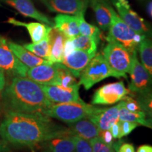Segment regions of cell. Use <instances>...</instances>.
<instances>
[{
  "label": "cell",
  "mask_w": 152,
  "mask_h": 152,
  "mask_svg": "<svg viewBox=\"0 0 152 152\" xmlns=\"http://www.w3.org/2000/svg\"><path fill=\"white\" fill-rule=\"evenodd\" d=\"M72 135L68 128L56 124L39 112H7L0 123V137L16 146L33 147L57 137Z\"/></svg>",
  "instance_id": "6da1fadb"
},
{
  "label": "cell",
  "mask_w": 152,
  "mask_h": 152,
  "mask_svg": "<svg viewBox=\"0 0 152 152\" xmlns=\"http://www.w3.org/2000/svg\"><path fill=\"white\" fill-rule=\"evenodd\" d=\"M1 104L6 111L36 113L53 104L41 85L26 77L14 76L1 93Z\"/></svg>",
  "instance_id": "7a4b0ae2"
},
{
  "label": "cell",
  "mask_w": 152,
  "mask_h": 152,
  "mask_svg": "<svg viewBox=\"0 0 152 152\" xmlns=\"http://www.w3.org/2000/svg\"><path fill=\"white\" fill-rule=\"evenodd\" d=\"M101 108L82 102L53 104L41 111L49 118H54L66 123H75L89 118L99 111Z\"/></svg>",
  "instance_id": "3957f363"
},
{
  "label": "cell",
  "mask_w": 152,
  "mask_h": 152,
  "mask_svg": "<svg viewBox=\"0 0 152 152\" xmlns=\"http://www.w3.org/2000/svg\"><path fill=\"white\" fill-rule=\"evenodd\" d=\"M106 39L115 40L125 47L131 54L137 50L138 45L147 35L139 34L130 28L120 18L113 9L111 10V21Z\"/></svg>",
  "instance_id": "277c9868"
},
{
  "label": "cell",
  "mask_w": 152,
  "mask_h": 152,
  "mask_svg": "<svg viewBox=\"0 0 152 152\" xmlns=\"http://www.w3.org/2000/svg\"><path fill=\"white\" fill-rule=\"evenodd\" d=\"M103 56L115 77L127 78L132 64V54L115 40H108V44L103 49Z\"/></svg>",
  "instance_id": "5b68a950"
},
{
  "label": "cell",
  "mask_w": 152,
  "mask_h": 152,
  "mask_svg": "<svg viewBox=\"0 0 152 152\" xmlns=\"http://www.w3.org/2000/svg\"><path fill=\"white\" fill-rule=\"evenodd\" d=\"M115 75L100 53L96 54L80 75L79 84L83 85L85 90H90L95 84L104 79Z\"/></svg>",
  "instance_id": "8992f818"
},
{
  "label": "cell",
  "mask_w": 152,
  "mask_h": 152,
  "mask_svg": "<svg viewBox=\"0 0 152 152\" xmlns=\"http://www.w3.org/2000/svg\"><path fill=\"white\" fill-rule=\"evenodd\" d=\"M128 73H130L131 77V83L129 84L128 89L130 92L140 94L151 93V76H150L146 68L139 61L137 51L132 53V64Z\"/></svg>",
  "instance_id": "52a82bcc"
},
{
  "label": "cell",
  "mask_w": 152,
  "mask_h": 152,
  "mask_svg": "<svg viewBox=\"0 0 152 152\" xmlns=\"http://www.w3.org/2000/svg\"><path fill=\"white\" fill-rule=\"evenodd\" d=\"M130 91L125 87L123 81L109 83L99 87L92 96V104L110 105L121 102Z\"/></svg>",
  "instance_id": "ba28073f"
},
{
  "label": "cell",
  "mask_w": 152,
  "mask_h": 152,
  "mask_svg": "<svg viewBox=\"0 0 152 152\" xmlns=\"http://www.w3.org/2000/svg\"><path fill=\"white\" fill-rule=\"evenodd\" d=\"M0 68L15 76L26 77L28 68L18 59L8 47L7 39L0 37Z\"/></svg>",
  "instance_id": "9c48e42d"
},
{
  "label": "cell",
  "mask_w": 152,
  "mask_h": 152,
  "mask_svg": "<svg viewBox=\"0 0 152 152\" xmlns=\"http://www.w3.org/2000/svg\"><path fill=\"white\" fill-rule=\"evenodd\" d=\"M40 85L44 93L52 103L63 104L83 102L80 98V84L71 88H64L56 85Z\"/></svg>",
  "instance_id": "30bf717a"
},
{
  "label": "cell",
  "mask_w": 152,
  "mask_h": 152,
  "mask_svg": "<svg viewBox=\"0 0 152 152\" xmlns=\"http://www.w3.org/2000/svg\"><path fill=\"white\" fill-rule=\"evenodd\" d=\"M52 12L77 16L85 14L89 0H41Z\"/></svg>",
  "instance_id": "8fae6325"
},
{
  "label": "cell",
  "mask_w": 152,
  "mask_h": 152,
  "mask_svg": "<svg viewBox=\"0 0 152 152\" xmlns=\"http://www.w3.org/2000/svg\"><path fill=\"white\" fill-rule=\"evenodd\" d=\"M114 5L116 7L120 18L134 31L145 35L149 33V30L144 19L130 9L129 3L121 4L117 1L114 3Z\"/></svg>",
  "instance_id": "7c38bea8"
},
{
  "label": "cell",
  "mask_w": 152,
  "mask_h": 152,
  "mask_svg": "<svg viewBox=\"0 0 152 152\" xmlns=\"http://www.w3.org/2000/svg\"><path fill=\"white\" fill-rule=\"evenodd\" d=\"M95 54L96 52L75 49L67 56H64L61 64L65 66L75 77H79L81 72L84 70Z\"/></svg>",
  "instance_id": "4fadbf2b"
},
{
  "label": "cell",
  "mask_w": 152,
  "mask_h": 152,
  "mask_svg": "<svg viewBox=\"0 0 152 152\" xmlns=\"http://www.w3.org/2000/svg\"><path fill=\"white\" fill-rule=\"evenodd\" d=\"M26 76L42 85H58V74L54 64H42L28 68Z\"/></svg>",
  "instance_id": "5bb4252c"
},
{
  "label": "cell",
  "mask_w": 152,
  "mask_h": 152,
  "mask_svg": "<svg viewBox=\"0 0 152 152\" xmlns=\"http://www.w3.org/2000/svg\"><path fill=\"white\" fill-rule=\"evenodd\" d=\"M122 102L111 108H101L99 111L88 118L92 121L100 131L110 130L114 123L118 121L119 111L122 107Z\"/></svg>",
  "instance_id": "9a60e30c"
},
{
  "label": "cell",
  "mask_w": 152,
  "mask_h": 152,
  "mask_svg": "<svg viewBox=\"0 0 152 152\" xmlns=\"http://www.w3.org/2000/svg\"><path fill=\"white\" fill-rule=\"evenodd\" d=\"M13 8L16 9L23 16L34 18L42 23L53 27L54 23L47 15L42 14L35 8L31 0H4Z\"/></svg>",
  "instance_id": "2e32d148"
},
{
  "label": "cell",
  "mask_w": 152,
  "mask_h": 152,
  "mask_svg": "<svg viewBox=\"0 0 152 152\" xmlns=\"http://www.w3.org/2000/svg\"><path fill=\"white\" fill-rule=\"evenodd\" d=\"M49 44V61L52 64L61 63L64 59V48L66 37L54 26L51 28L48 34Z\"/></svg>",
  "instance_id": "e0dca14e"
},
{
  "label": "cell",
  "mask_w": 152,
  "mask_h": 152,
  "mask_svg": "<svg viewBox=\"0 0 152 152\" xmlns=\"http://www.w3.org/2000/svg\"><path fill=\"white\" fill-rule=\"evenodd\" d=\"M9 23L16 26H21L27 29L33 43H37L48 37L51 26L41 23H24L14 18H9L7 20Z\"/></svg>",
  "instance_id": "ac0fdd59"
},
{
  "label": "cell",
  "mask_w": 152,
  "mask_h": 152,
  "mask_svg": "<svg viewBox=\"0 0 152 152\" xmlns=\"http://www.w3.org/2000/svg\"><path fill=\"white\" fill-rule=\"evenodd\" d=\"M68 124V128L71 130L72 134L78 136L87 141L99 135L100 130L88 118Z\"/></svg>",
  "instance_id": "d6986e66"
},
{
  "label": "cell",
  "mask_w": 152,
  "mask_h": 152,
  "mask_svg": "<svg viewBox=\"0 0 152 152\" xmlns=\"http://www.w3.org/2000/svg\"><path fill=\"white\" fill-rule=\"evenodd\" d=\"M8 47L11 52L15 54V56L28 68L42 65V64H53L49 61L36 56L28 49H26L23 46L16 43L9 42H8Z\"/></svg>",
  "instance_id": "ffe728a7"
},
{
  "label": "cell",
  "mask_w": 152,
  "mask_h": 152,
  "mask_svg": "<svg viewBox=\"0 0 152 152\" xmlns=\"http://www.w3.org/2000/svg\"><path fill=\"white\" fill-rule=\"evenodd\" d=\"M54 26L67 38H73L80 35L78 23L75 16L59 14L54 19Z\"/></svg>",
  "instance_id": "44dd1931"
},
{
  "label": "cell",
  "mask_w": 152,
  "mask_h": 152,
  "mask_svg": "<svg viewBox=\"0 0 152 152\" xmlns=\"http://www.w3.org/2000/svg\"><path fill=\"white\" fill-rule=\"evenodd\" d=\"M96 21L104 31L109 30L111 21L112 7L107 0H90Z\"/></svg>",
  "instance_id": "7402d4cb"
},
{
  "label": "cell",
  "mask_w": 152,
  "mask_h": 152,
  "mask_svg": "<svg viewBox=\"0 0 152 152\" xmlns=\"http://www.w3.org/2000/svg\"><path fill=\"white\" fill-rule=\"evenodd\" d=\"M48 152H75V144L71 135L57 137L42 142Z\"/></svg>",
  "instance_id": "603a6c76"
},
{
  "label": "cell",
  "mask_w": 152,
  "mask_h": 152,
  "mask_svg": "<svg viewBox=\"0 0 152 152\" xmlns=\"http://www.w3.org/2000/svg\"><path fill=\"white\" fill-rule=\"evenodd\" d=\"M118 120L121 121H130V122L135 123L138 125H144L149 128H152L151 121L147 118L146 112L144 111L131 112L125 109L123 106L120 109Z\"/></svg>",
  "instance_id": "cb8c5ba5"
},
{
  "label": "cell",
  "mask_w": 152,
  "mask_h": 152,
  "mask_svg": "<svg viewBox=\"0 0 152 152\" xmlns=\"http://www.w3.org/2000/svg\"><path fill=\"white\" fill-rule=\"evenodd\" d=\"M142 65L150 76L152 75V45L151 41L146 37L138 45Z\"/></svg>",
  "instance_id": "d4e9b609"
},
{
  "label": "cell",
  "mask_w": 152,
  "mask_h": 152,
  "mask_svg": "<svg viewBox=\"0 0 152 152\" xmlns=\"http://www.w3.org/2000/svg\"><path fill=\"white\" fill-rule=\"evenodd\" d=\"M57 70L58 74V85L64 88H71L75 85L79 84L76 80L75 77L71 72L61 63L54 64Z\"/></svg>",
  "instance_id": "484cf974"
},
{
  "label": "cell",
  "mask_w": 152,
  "mask_h": 152,
  "mask_svg": "<svg viewBox=\"0 0 152 152\" xmlns=\"http://www.w3.org/2000/svg\"><path fill=\"white\" fill-rule=\"evenodd\" d=\"M85 14H79L75 16L78 23L80 35L87 36L94 39L99 43L100 40V30L97 27L86 22L84 18Z\"/></svg>",
  "instance_id": "4316f807"
},
{
  "label": "cell",
  "mask_w": 152,
  "mask_h": 152,
  "mask_svg": "<svg viewBox=\"0 0 152 152\" xmlns=\"http://www.w3.org/2000/svg\"><path fill=\"white\" fill-rule=\"evenodd\" d=\"M23 47L30 52L36 56L40 57L44 59L49 61V44L48 37L43 40L37 43H28L23 45Z\"/></svg>",
  "instance_id": "83f0119b"
},
{
  "label": "cell",
  "mask_w": 152,
  "mask_h": 152,
  "mask_svg": "<svg viewBox=\"0 0 152 152\" xmlns=\"http://www.w3.org/2000/svg\"><path fill=\"white\" fill-rule=\"evenodd\" d=\"M72 41L75 49L90 52H96L99 42L92 37L79 35L72 38Z\"/></svg>",
  "instance_id": "f1b7e54d"
},
{
  "label": "cell",
  "mask_w": 152,
  "mask_h": 152,
  "mask_svg": "<svg viewBox=\"0 0 152 152\" xmlns=\"http://www.w3.org/2000/svg\"><path fill=\"white\" fill-rule=\"evenodd\" d=\"M71 137L75 144V152H93L89 141L75 134H72Z\"/></svg>",
  "instance_id": "f546056e"
},
{
  "label": "cell",
  "mask_w": 152,
  "mask_h": 152,
  "mask_svg": "<svg viewBox=\"0 0 152 152\" xmlns=\"http://www.w3.org/2000/svg\"><path fill=\"white\" fill-rule=\"evenodd\" d=\"M90 142L93 152H115L111 147H109L102 141L99 137L90 140Z\"/></svg>",
  "instance_id": "4dcf8cb0"
},
{
  "label": "cell",
  "mask_w": 152,
  "mask_h": 152,
  "mask_svg": "<svg viewBox=\"0 0 152 152\" xmlns=\"http://www.w3.org/2000/svg\"><path fill=\"white\" fill-rule=\"evenodd\" d=\"M122 102L123 106H124L127 110H128L129 111L138 112L143 111V110L142 109L140 104L138 103L137 101L134 100V99L131 97V96H128V95H127L126 96H125V98L122 100Z\"/></svg>",
  "instance_id": "1f68e13d"
},
{
  "label": "cell",
  "mask_w": 152,
  "mask_h": 152,
  "mask_svg": "<svg viewBox=\"0 0 152 152\" xmlns=\"http://www.w3.org/2000/svg\"><path fill=\"white\" fill-rule=\"evenodd\" d=\"M119 124L120 128H121V139L123 137L128 135L139 125L137 123H135L121 121H119Z\"/></svg>",
  "instance_id": "d6a6232c"
},
{
  "label": "cell",
  "mask_w": 152,
  "mask_h": 152,
  "mask_svg": "<svg viewBox=\"0 0 152 152\" xmlns=\"http://www.w3.org/2000/svg\"><path fill=\"white\" fill-rule=\"evenodd\" d=\"M99 137L109 147H112V144L113 143V137L109 130L100 131Z\"/></svg>",
  "instance_id": "836d02e7"
},
{
  "label": "cell",
  "mask_w": 152,
  "mask_h": 152,
  "mask_svg": "<svg viewBox=\"0 0 152 152\" xmlns=\"http://www.w3.org/2000/svg\"><path fill=\"white\" fill-rule=\"evenodd\" d=\"M75 49V47H74L73 42L72 41V38H66L65 44H64V57L67 56L68 54H69Z\"/></svg>",
  "instance_id": "e575fe53"
},
{
  "label": "cell",
  "mask_w": 152,
  "mask_h": 152,
  "mask_svg": "<svg viewBox=\"0 0 152 152\" xmlns=\"http://www.w3.org/2000/svg\"><path fill=\"white\" fill-rule=\"evenodd\" d=\"M109 130L113 139H121V128H120L119 121L114 123Z\"/></svg>",
  "instance_id": "d590c367"
},
{
  "label": "cell",
  "mask_w": 152,
  "mask_h": 152,
  "mask_svg": "<svg viewBox=\"0 0 152 152\" xmlns=\"http://www.w3.org/2000/svg\"><path fill=\"white\" fill-rule=\"evenodd\" d=\"M115 152H134V147L132 144L122 143Z\"/></svg>",
  "instance_id": "8d00e7d4"
},
{
  "label": "cell",
  "mask_w": 152,
  "mask_h": 152,
  "mask_svg": "<svg viewBox=\"0 0 152 152\" xmlns=\"http://www.w3.org/2000/svg\"><path fill=\"white\" fill-rule=\"evenodd\" d=\"M6 85L5 74L4 70L0 68V91H2Z\"/></svg>",
  "instance_id": "74e56055"
},
{
  "label": "cell",
  "mask_w": 152,
  "mask_h": 152,
  "mask_svg": "<svg viewBox=\"0 0 152 152\" xmlns=\"http://www.w3.org/2000/svg\"><path fill=\"white\" fill-rule=\"evenodd\" d=\"M137 152H152V147L147 144H144L138 147Z\"/></svg>",
  "instance_id": "f35d334b"
},
{
  "label": "cell",
  "mask_w": 152,
  "mask_h": 152,
  "mask_svg": "<svg viewBox=\"0 0 152 152\" xmlns=\"http://www.w3.org/2000/svg\"><path fill=\"white\" fill-rule=\"evenodd\" d=\"M151 8H152V2H151V1H149L147 5V14H148V15H149V16L150 17V18H151V16H152Z\"/></svg>",
  "instance_id": "ab89813d"
},
{
  "label": "cell",
  "mask_w": 152,
  "mask_h": 152,
  "mask_svg": "<svg viewBox=\"0 0 152 152\" xmlns=\"http://www.w3.org/2000/svg\"><path fill=\"white\" fill-rule=\"evenodd\" d=\"M118 1L121 4H128V0H118Z\"/></svg>",
  "instance_id": "60d3db41"
},
{
  "label": "cell",
  "mask_w": 152,
  "mask_h": 152,
  "mask_svg": "<svg viewBox=\"0 0 152 152\" xmlns=\"http://www.w3.org/2000/svg\"><path fill=\"white\" fill-rule=\"evenodd\" d=\"M1 106H2V104H1V98H0V112H1Z\"/></svg>",
  "instance_id": "b9f144b4"
},
{
  "label": "cell",
  "mask_w": 152,
  "mask_h": 152,
  "mask_svg": "<svg viewBox=\"0 0 152 152\" xmlns=\"http://www.w3.org/2000/svg\"><path fill=\"white\" fill-rule=\"evenodd\" d=\"M32 152H35V151H34V150H33V151H32Z\"/></svg>",
  "instance_id": "7bdbcfd3"
},
{
  "label": "cell",
  "mask_w": 152,
  "mask_h": 152,
  "mask_svg": "<svg viewBox=\"0 0 152 152\" xmlns=\"http://www.w3.org/2000/svg\"><path fill=\"white\" fill-rule=\"evenodd\" d=\"M1 37V36H0V37Z\"/></svg>",
  "instance_id": "ee69618b"
},
{
  "label": "cell",
  "mask_w": 152,
  "mask_h": 152,
  "mask_svg": "<svg viewBox=\"0 0 152 152\" xmlns=\"http://www.w3.org/2000/svg\"><path fill=\"white\" fill-rule=\"evenodd\" d=\"M45 152H48V151H45Z\"/></svg>",
  "instance_id": "f6af8a7d"
}]
</instances>
